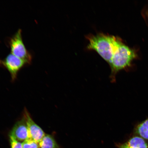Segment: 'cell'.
Segmentation results:
<instances>
[{"mask_svg":"<svg viewBox=\"0 0 148 148\" xmlns=\"http://www.w3.org/2000/svg\"><path fill=\"white\" fill-rule=\"evenodd\" d=\"M88 50L95 51L109 64L121 40L113 36L99 33L87 36Z\"/></svg>","mask_w":148,"mask_h":148,"instance_id":"cell-1","label":"cell"},{"mask_svg":"<svg viewBox=\"0 0 148 148\" xmlns=\"http://www.w3.org/2000/svg\"><path fill=\"white\" fill-rule=\"evenodd\" d=\"M136 57L134 51L120 40L109 64L112 71L110 78L112 82L115 81L116 73L130 66Z\"/></svg>","mask_w":148,"mask_h":148,"instance_id":"cell-2","label":"cell"},{"mask_svg":"<svg viewBox=\"0 0 148 148\" xmlns=\"http://www.w3.org/2000/svg\"><path fill=\"white\" fill-rule=\"evenodd\" d=\"M8 43L11 53L25 61L27 65L31 63L32 56L24 43L21 29H18L14 36L9 39Z\"/></svg>","mask_w":148,"mask_h":148,"instance_id":"cell-3","label":"cell"},{"mask_svg":"<svg viewBox=\"0 0 148 148\" xmlns=\"http://www.w3.org/2000/svg\"><path fill=\"white\" fill-rule=\"evenodd\" d=\"M27 65L25 61L10 53L3 60L0 59V66L4 67L11 74L12 79L16 78L18 72Z\"/></svg>","mask_w":148,"mask_h":148,"instance_id":"cell-4","label":"cell"},{"mask_svg":"<svg viewBox=\"0 0 148 148\" xmlns=\"http://www.w3.org/2000/svg\"><path fill=\"white\" fill-rule=\"evenodd\" d=\"M25 115L30 138L37 143H39L45 136V133L33 121L27 111H25Z\"/></svg>","mask_w":148,"mask_h":148,"instance_id":"cell-5","label":"cell"},{"mask_svg":"<svg viewBox=\"0 0 148 148\" xmlns=\"http://www.w3.org/2000/svg\"><path fill=\"white\" fill-rule=\"evenodd\" d=\"M10 134L18 141H25L31 139L25 119L18 121L14 125Z\"/></svg>","mask_w":148,"mask_h":148,"instance_id":"cell-6","label":"cell"},{"mask_svg":"<svg viewBox=\"0 0 148 148\" xmlns=\"http://www.w3.org/2000/svg\"><path fill=\"white\" fill-rule=\"evenodd\" d=\"M119 148H148V144L144 139L139 136L131 138L127 142L118 144Z\"/></svg>","mask_w":148,"mask_h":148,"instance_id":"cell-7","label":"cell"},{"mask_svg":"<svg viewBox=\"0 0 148 148\" xmlns=\"http://www.w3.org/2000/svg\"><path fill=\"white\" fill-rule=\"evenodd\" d=\"M39 148H59V146L53 137L45 134L39 143Z\"/></svg>","mask_w":148,"mask_h":148,"instance_id":"cell-8","label":"cell"},{"mask_svg":"<svg viewBox=\"0 0 148 148\" xmlns=\"http://www.w3.org/2000/svg\"><path fill=\"white\" fill-rule=\"evenodd\" d=\"M135 132L140 137L148 140V119L137 126Z\"/></svg>","mask_w":148,"mask_h":148,"instance_id":"cell-9","label":"cell"},{"mask_svg":"<svg viewBox=\"0 0 148 148\" xmlns=\"http://www.w3.org/2000/svg\"><path fill=\"white\" fill-rule=\"evenodd\" d=\"M22 143L23 148H39V143L31 139L25 140Z\"/></svg>","mask_w":148,"mask_h":148,"instance_id":"cell-10","label":"cell"},{"mask_svg":"<svg viewBox=\"0 0 148 148\" xmlns=\"http://www.w3.org/2000/svg\"><path fill=\"white\" fill-rule=\"evenodd\" d=\"M9 137L11 148H23L22 143L16 140L14 136L10 134Z\"/></svg>","mask_w":148,"mask_h":148,"instance_id":"cell-11","label":"cell"}]
</instances>
